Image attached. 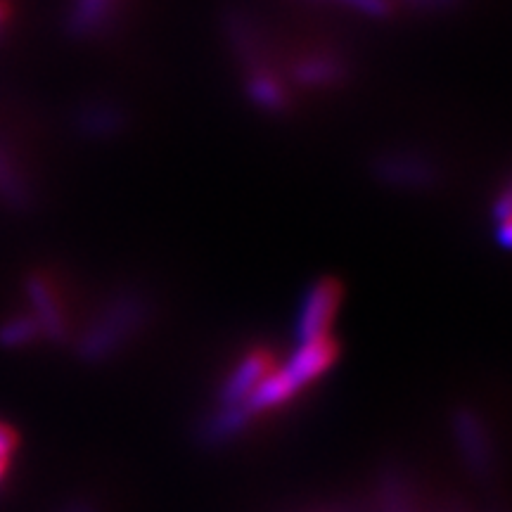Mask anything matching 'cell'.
I'll return each mask as SVG.
<instances>
[{"label": "cell", "instance_id": "cell-19", "mask_svg": "<svg viewBox=\"0 0 512 512\" xmlns=\"http://www.w3.org/2000/svg\"><path fill=\"white\" fill-rule=\"evenodd\" d=\"M5 19H8V12H5V5H3V3H0V29H3Z\"/></svg>", "mask_w": 512, "mask_h": 512}, {"label": "cell", "instance_id": "cell-6", "mask_svg": "<svg viewBox=\"0 0 512 512\" xmlns=\"http://www.w3.org/2000/svg\"><path fill=\"white\" fill-rule=\"evenodd\" d=\"M453 427H456L458 446L467 463L479 472L486 470L491 465V439L479 415L475 411H467V408H460L456 418H453Z\"/></svg>", "mask_w": 512, "mask_h": 512}, {"label": "cell", "instance_id": "cell-14", "mask_svg": "<svg viewBox=\"0 0 512 512\" xmlns=\"http://www.w3.org/2000/svg\"><path fill=\"white\" fill-rule=\"evenodd\" d=\"M332 3L344 5V8L363 12V15L370 17H387L392 12V5L389 0H332Z\"/></svg>", "mask_w": 512, "mask_h": 512}, {"label": "cell", "instance_id": "cell-2", "mask_svg": "<svg viewBox=\"0 0 512 512\" xmlns=\"http://www.w3.org/2000/svg\"><path fill=\"white\" fill-rule=\"evenodd\" d=\"M339 306H342V285L332 278H320L306 290L302 306H299L297 323V344L311 342V339L328 337L332 323H335Z\"/></svg>", "mask_w": 512, "mask_h": 512}, {"label": "cell", "instance_id": "cell-17", "mask_svg": "<svg viewBox=\"0 0 512 512\" xmlns=\"http://www.w3.org/2000/svg\"><path fill=\"white\" fill-rule=\"evenodd\" d=\"M60 512H98V510H95L91 503H86V501H76V503L64 505V508H62Z\"/></svg>", "mask_w": 512, "mask_h": 512}, {"label": "cell", "instance_id": "cell-12", "mask_svg": "<svg viewBox=\"0 0 512 512\" xmlns=\"http://www.w3.org/2000/svg\"><path fill=\"white\" fill-rule=\"evenodd\" d=\"M41 335V328L31 316H12L0 323V347L24 349L34 344Z\"/></svg>", "mask_w": 512, "mask_h": 512}, {"label": "cell", "instance_id": "cell-13", "mask_svg": "<svg viewBox=\"0 0 512 512\" xmlns=\"http://www.w3.org/2000/svg\"><path fill=\"white\" fill-rule=\"evenodd\" d=\"M0 200L10 207H27L29 204L27 183L17 174L15 164L3 150H0Z\"/></svg>", "mask_w": 512, "mask_h": 512}, {"label": "cell", "instance_id": "cell-1", "mask_svg": "<svg viewBox=\"0 0 512 512\" xmlns=\"http://www.w3.org/2000/svg\"><path fill=\"white\" fill-rule=\"evenodd\" d=\"M150 313L152 306L145 294L136 290L117 292L76 339V356L86 363L107 361L145 328Z\"/></svg>", "mask_w": 512, "mask_h": 512}, {"label": "cell", "instance_id": "cell-18", "mask_svg": "<svg viewBox=\"0 0 512 512\" xmlns=\"http://www.w3.org/2000/svg\"><path fill=\"white\" fill-rule=\"evenodd\" d=\"M8 470H10V456H3V453H0V484H3V479L8 477Z\"/></svg>", "mask_w": 512, "mask_h": 512}, {"label": "cell", "instance_id": "cell-7", "mask_svg": "<svg viewBox=\"0 0 512 512\" xmlns=\"http://www.w3.org/2000/svg\"><path fill=\"white\" fill-rule=\"evenodd\" d=\"M117 0H74L67 15L69 34L74 38H93L110 24Z\"/></svg>", "mask_w": 512, "mask_h": 512}, {"label": "cell", "instance_id": "cell-11", "mask_svg": "<svg viewBox=\"0 0 512 512\" xmlns=\"http://www.w3.org/2000/svg\"><path fill=\"white\" fill-rule=\"evenodd\" d=\"M247 95L264 112H283L287 107V93L283 83L275 79L271 72H264V69L249 72Z\"/></svg>", "mask_w": 512, "mask_h": 512}, {"label": "cell", "instance_id": "cell-5", "mask_svg": "<svg viewBox=\"0 0 512 512\" xmlns=\"http://www.w3.org/2000/svg\"><path fill=\"white\" fill-rule=\"evenodd\" d=\"M27 297L31 304V318L41 328V335L53 339V342H64L69 335V323L55 287L43 275H34L27 283Z\"/></svg>", "mask_w": 512, "mask_h": 512}, {"label": "cell", "instance_id": "cell-4", "mask_svg": "<svg viewBox=\"0 0 512 512\" xmlns=\"http://www.w3.org/2000/svg\"><path fill=\"white\" fill-rule=\"evenodd\" d=\"M273 361L266 351H249L233 366L219 389V408H238L273 373Z\"/></svg>", "mask_w": 512, "mask_h": 512}, {"label": "cell", "instance_id": "cell-15", "mask_svg": "<svg viewBox=\"0 0 512 512\" xmlns=\"http://www.w3.org/2000/svg\"><path fill=\"white\" fill-rule=\"evenodd\" d=\"M17 444V432L10 425H5V422H0V453L3 456H12L17 451Z\"/></svg>", "mask_w": 512, "mask_h": 512}, {"label": "cell", "instance_id": "cell-10", "mask_svg": "<svg viewBox=\"0 0 512 512\" xmlns=\"http://www.w3.org/2000/svg\"><path fill=\"white\" fill-rule=\"evenodd\" d=\"M294 76L304 86H332V83H339L347 76V67L332 55H311L309 60H302L294 67Z\"/></svg>", "mask_w": 512, "mask_h": 512}, {"label": "cell", "instance_id": "cell-8", "mask_svg": "<svg viewBox=\"0 0 512 512\" xmlns=\"http://www.w3.org/2000/svg\"><path fill=\"white\" fill-rule=\"evenodd\" d=\"M226 31L228 43L230 48H233L235 57L245 64L249 72L264 69V46H261V38L256 34L254 24L245 17L233 15L226 19Z\"/></svg>", "mask_w": 512, "mask_h": 512}, {"label": "cell", "instance_id": "cell-16", "mask_svg": "<svg viewBox=\"0 0 512 512\" xmlns=\"http://www.w3.org/2000/svg\"><path fill=\"white\" fill-rule=\"evenodd\" d=\"M458 0H415V5H420L422 10H444L456 5Z\"/></svg>", "mask_w": 512, "mask_h": 512}, {"label": "cell", "instance_id": "cell-9", "mask_svg": "<svg viewBox=\"0 0 512 512\" xmlns=\"http://www.w3.org/2000/svg\"><path fill=\"white\" fill-rule=\"evenodd\" d=\"M124 128V112L110 102H91L79 112V131L93 138H110Z\"/></svg>", "mask_w": 512, "mask_h": 512}, {"label": "cell", "instance_id": "cell-3", "mask_svg": "<svg viewBox=\"0 0 512 512\" xmlns=\"http://www.w3.org/2000/svg\"><path fill=\"white\" fill-rule=\"evenodd\" d=\"M373 174L380 183L399 190H430L439 178L432 159L415 150L382 152L373 162Z\"/></svg>", "mask_w": 512, "mask_h": 512}]
</instances>
